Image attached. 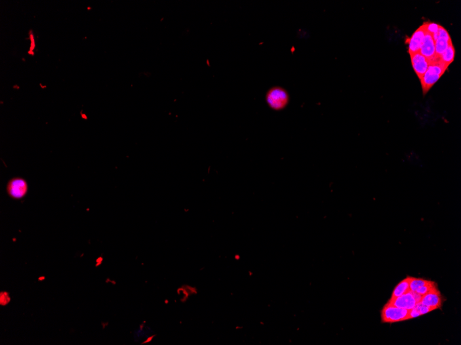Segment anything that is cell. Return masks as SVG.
<instances>
[{"instance_id": "2e32d148", "label": "cell", "mask_w": 461, "mask_h": 345, "mask_svg": "<svg viewBox=\"0 0 461 345\" xmlns=\"http://www.w3.org/2000/svg\"><path fill=\"white\" fill-rule=\"evenodd\" d=\"M438 24H436V23L432 22H426V30L428 33H430L431 35H434V34L437 33L438 30V28H439Z\"/></svg>"}, {"instance_id": "4fadbf2b", "label": "cell", "mask_w": 461, "mask_h": 345, "mask_svg": "<svg viewBox=\"0 0 461 345\" xmlns=\"http://www.w3.org/2000/svg\"><path fill=\"white\" fill-rule=\"evenodd\" d=\"M429 281L430 280L423 279V278L411 277L410 282H409V289H410L411 291L415 292L419 288L426 285Z\"/></svg>"}, {"instance_id": "5bb4252c", "label": "cell", "mask_w": 461, "mask_h": 345, "mask_svg": "<svg viewBox=\"0 0 461 345\" xmlns=\"http://www.w3.org/2000/svg\"><path fill=\"white\" fill-rule=\"evenodd\" d=\"M437 287V284H436L435 282L431 281V280H430L426 285L419 288L415 292L418 293V294H420L423 297V295L426 294V293L430 292V291H432V290Z\"/></svg>"}, {"instance_id": "7a4b0ae2", "label": "cell", "mask_w": 461, "mask_h": 345, "mask_svg": "<svg viewBox=\"0 0 461 345\" xmlns=\"http://www.w3.org/2000/svg\"><path fill=\"white\" fill-rule=\"evenodd\" d=\"M266 102L271 109L276 111H282L289 104V94L282 87H273L267 92Z\"/></svg>"}, {"instance_id": "8992f818", "label": "cell", "mask_w": 461, "mask_h": 345, "mask_svg": "<svg viewBox=\"0 0 461 345\" xmlns=\"http://www.w3.org/2000/svg\"><path fill=\"white\" fill-rule=\"evenodd\" d=\"M445 301V298L442 295L441 291L437 287L426 294L423 295L421 298L420 303L436 310L441 309Z\"/></svg>"}, {"instance_id": "8fae6325", "label": "cell", "mask_w": 461, "mask_h": 345, "mask_svg": "<svg viewBox=\"0 0 461 345\" xmlns=\"http://www.w3.org/2000/svg\"><path fill=\"white\" fill-rule=\"evenodd\" d=\"M411 276H407L405 279L400 281L397 285L394 288L393 291L391 299L400 297V295L405 294L408 291H410L409 289V282H410Z\"/></svg>"}, {"instance_id": "e0dca14e", "label": "cell", "mask_w": 461, "mask_h": 345, "mask_svg": "<svg viewBox=\"0 0 461 345\" xmlns=\"http://www.w3.org/2000/svg\"><path fill=\"white\" fill-rule=\"evenodd\" d=\"M0 303L2 305H6L10 302L11 299L9 294L7 292H2L0 295Z\"/></svg>"}, {"instance_id": "ba28073f", "label": "cell", "mask_w": 461, "mask_h": 345, "mask_svg": "<svg viewBox=\"0 0 461 345\" xmlns=\"http://www.w3.org/2000/svg\"><path fill=\"white\" fill-rule=\"evenodd\" d=\"M8 192L14 199H21L27 192V183L22 179H14L9 182Z\"/></svg>"}, {"instance_id": "30bf717a", "label": "cell", "mask_w": 461, "mask_h": 345, "mask_svg": "<svg viewBox=\"0 0 461 345\" xmlns=\"http://www.w3.org/2000/svg\"><path fill=\"white\" fill-rule=\"evenodd\" d=\"M419 53L424 56L429 61L430 64L435 57V43H434L433 37L428 31H426V37H425Z\"/></svg>"}, {"instance_id": "9a60e30c", "label": "cell", "mask_w": 461, "mask_h": 345, "mask_svg": "<svg viewBox=\"0 0 461 345\" xmlns=\"http://www.w3.org/2000/svg\"><path fill=\"white\" fill-rule=\"evenodd\" d=\"M414 308L421 316L428 314V313L433 312V311H435L434 309L426 306V305H423L422 303H417Z\"/></svg>"}, {"instance_id": "9c48e42d", "label": "cell", "mask_w": 461, "mask_h": 345, "mask_svg": "<svg viewBox=\"0 0 461 345\" xmlns=\"http://www.w3.org/2000/svg\"><path fill=\"white\" fill-rule=\"evenodd\" d=\"M410 57L413 71L416 74L418 79L421 80L428 70V66H430V62L419 53H415Z\"/></svg>"}, {"instance_id": "5b68a950", "label": "cell", "mask_w": 461, "mask_h": 345, "mask_svg": "<svg viewBox=\"0 0 461 345\" xmlns=\"http://www.w3.org/2000/svg\"><path fill=\"white\" fill-rule=\"evenodd\" d=\"M426 22L415 30L410 38H408L406 43L408 44V52H409V56H411L415 53L420 52L423 41L426 37Z\"/></svg>"}, {"instance_id": "6da1fadb", "label": "cell", "mask_w": 461, "mask_h": 345, "mask_svg": "<svg viewBox=\"0 0 461 345\" xmlns=\"http://www.w3.org/2000/svg\"><path fill=\"white\" fill-rule=\"evenodd\" d=\"M448 66L445 65L441 60L430 64L428 66V70L421 79V83L422 86L423 95L426 96L427 93L430 90V89L433 87L434 85L439 79L441 78L443 74L447 71Z\"/></svg>"}, {"instance_id": "277c9868", "label": "cell", "mask_w": 461, "mask_h": 345, "mask_svg": "<svg viewBox=\"0 0 461 345\" xmlns=\"http://www.w3.org/2000/svg\"><path fill=\"white\" fill-rule=\"evenodd\" d=\"M432 37L435 43V58L440 60V56L445 52L452 41L448 31L442 26H439L437 33Z\"/></svg>"}, {"instance_id": "3957f363", "label": "cell", "mask_w": 461, "mask_h": 345, "mask_svg": "<svg viewBox=\"0 0 461 345\" xmlns=\"http://www.w3.org/2000/svg\"><path fill=\"white\" fill-rule=\"evenodd\" d=\"M409 311L396 308L387 303L381 310V320L383 323H396L409 320Z\"/></svg>"}, {"instance_id": "52a82bcc", "label": "cell", "mask_w": 461, "mask_h": 345, "mask_svg": "<svg viewBox=\"0 0 461 345\" xmlns=\"http://www.w3.org/2000/svg\"><path fill=\"white\" fill-rule=\"evenodd\" d=\"M388 303L394 305L396 308L404 309V310H411L417 304V301L415 300L414 295L412 291H409L405 294L400 295V297L390 299Z\"/></svg>"}, {"instance_id": "7c38bea8", "label": "cell", "mask_w": 461, "mask_h": 345, "mask_svg": "<svg viewBox=\"0 0 461 345\" xmlns=\"http://www.w3.org/2000/svg\"><path fill=\"white\" fill-rule=\"evenodd\" d=\"M455 54H456V50L451 42L445 52L440 56V60L449 67L454 60Z\"/></svg>"}]
</instances>
